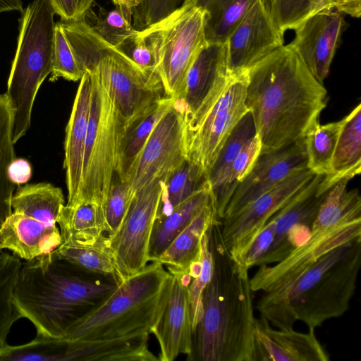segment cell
<instances>
[{"label": "cell", "instance_id": "1", "mask_svg": "<svg viewBox=\"0 0 361 361\" xmlns=\"http://www.w3.org/2000/svg\"><path fill=\"white\" fill-rule=\"evenodd\" d=\"M327 91L299 56L283 45L247 71L245 104L252 114L261 154L303 138L319 122Z\"/></svg>", "mask_w": 361, "mask_h": 361}, {"label": "cell", "instance_id": "2", "mask_svg": "<svg viewBox=\"0 0 361 361\" xmlns=\"http://www.w3.org/2000/svg\"><path fill=\"white\" fill-rule=\"evenodd\" d=\"M216 219L207 230L213 272L202 295L190 361H255L252 290L248 269L231 257Z\"/></svg>", "mask_w": 361, "mask_h": 361}, {"label": "cell", "instance_id": "3", "mask_svg": "<svg viewBox=\"0 0 361 361\" xmlns=\"http://www.w3.org/2000/svg\"><path fill=\"white\" fill-rule=\"evenodd\" d=\"M53 252V251H52ZM51 252L22 262L13 290V304L37 334L64 337L82 316L109 296L118 283L93 276Z\"/></svg>", "mask_w": 361, "mask_h": 361}, {"label": "cell", "instance_id": "4", "mask_svg": "<svg viewBox=\"0 0 361 361\" xmlns=\"http://www.w3.org/2000/svg\"><path fill=\"white\" fill-rule=\"evenodd\" d=\"M360 266L361 237L327 252L286 290L263 293L256 308L278 329L300 321L315 329L348 311Z\"/></svg>", "mask_w": 361, "mask_h": 361}, {"label": "cell", "instance_id": "5", "mask_svg": "<svg viewBox=\"0 0 361 361\" xmlns=\"http://www.w3.org/2000/svg\"><path fill=\"white\" fill-rule=\"evenodd\" d=\"M172 275L154 261L122 280L105 299L78 319L63 339H114L149 333L169 294Z\"/></svg>", "mask_w": 361, "mask_h": 361}, {"label": "cell", "instance_id": "6", "mask_svg": "<svg viewBox=\"0 0 361 361\" xmlns=\"http://www.w3.org/2000/svg\"><path fill=\"white\" fill-rule=\"evenodd\" d=\"M59 22L81 66L95 72L126 127L166 96L158 73L137 66L102 37L86 18Z\"/></svg>", "mask_w": 361, "mask_h": 361}, {"label": "cell", "instance_id": "7", "mask_svg": "<svg viewBox=\"0 0 361 361\" xmlns=\"http://www.w3.org/2000/svg\"><path fill=\"white\" fill-rule=\"evenodd\" d=\"M55 14L49 0H34L21 12L6 92L13 111L14 144L29 130L36 95L51 73Z\"/></svg>", "mask_w": 361, "mask_h": 361}, {"label": "cell", "instance_id": "8", "mask_svg": "<svg viewBox=\"0 0 361 361\" xmlns=\"http://www.w3.org/2000/svg\"><path fill=\"white\" fill-rule=\"evenodd\" d=\"M86 70L91 75L92 96L81 185L74 204L93 201L105 207L118 168L126 124L95 72Z\"/></svg>", "mask_w": 361, "mask_h": 361}, {"label": "cell", "instance_id": "9", "mask_svg": "<svg viewBox=\"0 0 361 361\" xmlns=\"http://www.w3.org/2000/svg\"><path fill=\"white\" fill-rule=\"evenodd\" d=\"M206 11L185 0L173 12L139 30L152 49L167 97L176 99L195 59L209 44L204 37Z\"/></svg>", "mask_w": 361, "mask_h": 361}, {"label": "cell", "instance_id": "10", "mask_svg": "<svg viewBox=\"0 0 361 361\" xmlns=\"http://www.w3.org/2000/svg\"><path fill=\"white\" fill-rule=\"evenodd\" d=\"M163 189L162 180H154L138 190L117 229L106 235L121 281L142 270L149 262V243Z\"/></svg>", "mask_w": 361, "mask_h": 361}, {"label": "cell", "instance_id": "11", "mask_svg": "<svg viewBox=\"0 0 361 361\" xmlns=\"http://www.w3.org/2000/svg\"><path fill=\"white\" fill-rule=\"evenodd\" d=\"M247 71L231 75L219 97L197 122L186 128L187 158L205 173L233 128L248 111L245 104Z\"/></svg>", "mask_w": 361, "mask_h": 361}, {"label": "cell", "instance_id": "12", "mask_svg": "<svg viewBox=\"0 0 361 361\" xmlns=\"http://www.w3.org/2000/svg\"><path fill=\"white\" fill-rule=\"evenodd\" d=\"M184 113L174 102L148 137L123 180L133 195L154 180L164 183L187 159Z\"/></svg>", "mask_w": 361, "mask_h": 361}, {"label": "cell", "instance_id": "13", "mask_svg": "<svg viewBox=\"0 0 361 361\" xmlns=\"http://www.w3.org/2000/svg\"><path fill=\"white\" fill-rule=\"evenodd\" d=\"M361 237V219L343 221L312 232L303 243L274 265H259L250 283L252 292L279 293L290 286L322 257L338 246Z\"/></svg>", "mask_w": 361, "mask_h": 361}, {"label": "cell", "instance_id": "14", "mask_svg": "<svg viewBox=\"0 0 361 361\" xmlns=\"http://www.w3.org/2000/svg\"><path fill=\"white\" fill-rule=\"evenodd\" d=\"M314 175L308 167L297 170L235 214L223 219L221 237L235 262L270 218Z\"/></svg>", "mask_w": 361, "mask_h": 361}, {"label": "cell", "instance_id": "15", "mask_svg": "<svg viewBox=\"0 0 361 361\" xmlns=\"http://www.w3.org/2000/svg\"><path fill=\"white\" fill-rule=\"evenodd\" d=\"M324 176L315 174L271 217L275 221L274 240L258 266L281 261L310 237L319 207L327 193L320 190Z\"/></svg>", "mask_w": 361, "mask_h": 361}, {"label": "cell", "instance_id": "16", "mask_svg": "<svg viewBox=\"0 0 361 361\" xmlns=\"http://www.w3.org/2000/svg\"><path fill=\"white\" fill-rule=\"evenodd\" d=\"M227 41L207 45L190 67L176 99L187 127L193 125L219 97L231 75L228 72Z\"/></svg>", "mask_w": 361, "mask_h": 361}, {"label": "cell", "instance_id": "17", "mask_svg": "<svg viewBox=\"0 0 361 361\" xmlns=\"http://www.w3.org/2000/svg\"><path fill=\"white\" fill-rule=\"evenodd\" d=\"M283 43V35L269 20L260 0H255L227 39L228 74L247 71Z\"/></svg>", "mask_w": 361, "mask_h": 361}, {"label": "cell", "instance_id": "18", "mask_svg": "<svg viewBox=\"0 0 361 361\" xmlns=\"http://www.w3.org/2000/svg\"><path fill=\"white\" fill-rule=\"evenodd\" d=\"M307 161L304 137L283 148L259 154L250 172L235 188L224 218L235 214L295 171L307 167Z\"/></svg>", "mask_w": 361, "mask_h": 361}, {"label": "cell", "instance_id": "19", "mask_svg": "<svg viewBox=\"0 0 361 361\" xmlns=\"http://www.w3.org/2000/svg\"><path fill=\"white\" fill-rule=\"evenodd\" d=\"M344 25L342 13L335 8L321 11L295 30V37L288 44L322 84L329 75Z\"/></svg>", "mask_w": 361, "mask_h": 361}, {"label": "cell", "instance_id": "20", "mask_svg": "<svg viewBox=\"0 0 361 361\" xmlns=\"http://www.w3.org/2000/svg\"><path fill=\"white\" fill-rule=\"evenodd\" d=\"M171 274L169 294L151 332L159 345V361H173L180 354L188 356L192 348L193 329L188 298L192 278L188 274Z\"/></svg>", "mask_w": 361, "mask_h": 361}, {"label": "cell", "instance_id": "21", "mask_svg": "<svg viewBox=\"0 0 361 361\" xmlns=\"http://www.w3.org/2000/svg\"><path fill=\"white\" fill-rule=\"evenodd\" d=\"M255 361H329V355L314 329L299 332L290 329H273L260 317L255 321Z\"/></svg>", "mask_w": 361, "mask_h": 361}, {"label": "cell", "instance_id": "22", "mask_svg": "<svg viewBox=\"0 0 361 361\" xmlns=\"http://www.w3.org/2000/svg\"><path fill=\"white\" fill-rule=\"evenodd\" d=\"M91 96V75L90 72L85 70L80 80L66 129L63 168L66 171V183L68 190L66 204L68 205L76 202L80 192Z\"/></svg>", "mask_w": 361, "mask_h": 361}, {"label": "cell", "instance_id": "23", "mask_svg": "<svg viewBox=\"0 0 361 361\" xmlns=\"http://www.w3.org/2000/svg\"><path fill=\"white\" fill-rule=\"evenodd\" d=\"M62 243L59 228L12 212L0 227V251L8 250L25 261L51 252Z\"/></svg>", "mask_w": 361, "mask_h": 361}, {"label": "cell", "instance_id": "24", "mask_svg": "<svg viewBox=\"0 0 361 361\" xmlns=\"http://www.w3.org/2000/svg\"><path fill=\"white\" fill-rule=\"evenodd\" d=\"M252 114L248 110L239 120L222 145L206 173L218 219H222L233 194L229 178L234 161L242 148L256 135Z\"/></svg>", "mask_w": 361, "mask_h": 361}, {"label": "cell", "instance_id": "25", "mask_svg": "<svg viewBox=\"0 0 361 361\" xmlns=\"http://www.w3.org/2000/svg\"><path fill=\"white\" fill-rule=\"evenodd\" d=\"M216 219L212 201L170 243L157 262L166 265L171 274L189 275L192 265L200 262L202 237Z\"/></svg>", "mask_w": 361, "mask_h": 361}, {"label": "cell", "instance_id": "26", "mask_svg": "<svg viewBox=\"0 0 361 361\" xmlns=\"http://www.w3.org/2000/svg\"><path fill=\"white\" fill-rule=\"evenodd\" d=\"M343 118L330 172L321 183L322 192L341 180H350L361 171V104Z\"/></svg>", "mask_w": 361, "mask_h": 361}, {"label": "cell", "instance_id": "27", "mask_svg": "<svg viewBox=\"0 0 361 361\" xmlns=\"http://www.w3.org/2000/svg\"><path fill=\"white\" fill-rule=\"evenodd\" d=\"M212 201L211 188L207 181L202 187L175 207L169 214L156 219L149 243V262L157 261L178 235Z\"/></svg>", "mask_w": 361, "mask_h": 361}, {"label": "cell", "instance_id": "28", "mask_svg": "<svg viewBox=\"0 0 361 361\" xmlns=\"http://www.w3.org/2000/svg\"><path fill=\"white\" fill-rule=\"evenodd\" d=\"M56 224L62 242L91 244L106 235L105 207L93 201H80L63 205Z\"/></svg>", "mask_w": 361, "mask_h": 361}, {"label": "cell", "instance_id": "29", "mask_svg": "<svg viewBox=\"0 0 361 361\" xmlns=\"http://www.w3.org/2000/svg\"><path fill=\"white\" fill-rule=\"evenodd\" d=\"M65 204L62 190L49 183L25 184L14 192L13 212L31 216L49 225H56L61 207Z\"/></svg>", "mask_w": 361, "mask_h": 361}, {"label": "cell", "instance_id": "30", "mask_svg": "<svg viewBox=\"0 0 361 361\" xmlns=\"http://www.w3.org/2000/svg\"><path fill=\"white\" fill-rule=\"evenodd\" d=\"M174 102L172 97H163L126 127L116 172L122 181L153 129Z\"/></svg>", "mask_w": 361, "mask_h": 361}, {"label": "cell", "instance_id": "31", "mask_svg": "<svg viewBox=\"0 0 361 361\" xmlns=\"http://www.w3.org/2000/svg\"><path fill=\"white\" fill-rule=\"evenodd\" d=\"M52 254L88 273L112 278L118 283L121 281L106 243V235L91 244L62 242Z\"/></svg>", "mask_w": 361, "mask_h": 361}, {"label": "cell", "instance_id": "32", "mask_svg": "<svg viewBox=\"0 0 361 361\" xmlns=\"http://www.w3.org/2000/svg\"><path fill=\"white\" fill-rule=\"evenodd\" d=\"M255 0H192L207 13L204 37L209 44H221L240 23Z\"/></svg>", "mask_w": 361, "mask_h": 361}, {"label": "cell", "instance_id": "33", "mask_svg": "<svg viewBox=\"0 0 361 361\" xmlns=\"http://www.w3.org/2000/svg\"><path fill=\"white\" fill-rule=\"evenodd\" d=\"M349 180H341L328 191L312 226L311 233L343 221L361 219V197L357 189L347 190Z\"/></svg>", "mask_w": 361, "mask_h": 361}, {"label": "cell", "instance_id": "34", "mask_svg": "<svg viewBox=\"0 0 361 361\" xmlns=\"http://www.w3.org/2000/svg\"><path fill=\"white\" fill-rule=\"evenodd\" d=\"M13 111L7 95L0 93V227L13 212L11 205L16 185L8 176L9 164L16 157L12 138Z\"/></svg>", "mask_w": 361, "mask_h": 361}, {"label": "cell", "instance_id": "35", "mask_svg": "<svg viewBox=\"0 0 361 361\" xmlns=\"http://www.w3.org/2000/svg\"><path fill=\"white\" fill-rule=\"evenodd\" d=\"M262 7L276 29L283 35L295 30L312 15L334 8L336 0H260Z\"/></svg>", "mask_w": 361, "mask_h": 361}, {"label": "cell", "instance_id": "36", "mask_svg": "<svg viewBox=\"0 0 361 361\" xmlns=\"http://www.w3.org/2000/svg\"><path fill=\"white\" fill-rule=\"evenodd\" d=\"M207 181L206 173L202 169L187 158L163 183L164 189L157 219L169 214L175 207Z\"/></svg>", "mask_w": 361, "mask_h": 361}, {"label": "cell", "instance_id": "37", "mask_svg": "<svg viewBox=\"0 0 361 361\" xmlns=\"http://www.w3.org/2000/svg\"><path fill=\"white\" fill-rule=\"evenodd\" d=\"M344 118L320 125L314 124L304 136L307 166L315 174L330 172L332 157L343 127Z\"/></svg>", "mask_w": 361, "mask_h": 361}, {"label": "cell", "instance_id": "38", "mask_svg": "<svg viewBox=\"0 0 361 361\" xmlns=\"http://www.w3.org/2000/svg\"><path fill=\"white\" fill-rule=\"evenodd\" d=\"M21 265L20 259L14 254L0 251V344L6 341L13 325L22 318L13 301Z\"/></svg>", "mask_w": 361, "mask_h": 361}, {"label": "cell", "instance_id": "39", "mask_svg": "<svg viewBox=\"0 0 361 361\" xmlns=\"http://www.w3.org/2000/svg\"><path fill=\"white\" fill-rule=\"evenodd\" d=\"M85 69L78 60L60 22L56 23L51 73L49 80L59 78L76 82L82 77Z\"/></svg>", "mask_w": 361, "mask_h": 361}, {"label": "cell", "instance_id": "40", "mask_svg": "<svg viewBox=\"0 0 361 361\" xmlns=\"http://www.w3.org/2000/svg\"><path fill=\"white\" fill-rule=\"evenodd\" d=\"M92 28L107 42L118 47L137 30L132 23V16L119 6L106 10L100 8Z\"/></svg>", "mask_w": 361, "mask_h": 361}, {"label": "cell", "instance_id": "41", "mask_svg": "<svg viewBox=\"0 0 361 361\" xmlns=\"http://www.w3.org/2000/svg\"><path fill=\"white\" fill-rule=\"evenodd\" d=\"M200 264V273L196 277L192 279L188 285V298L193 331L202 317L203 292L210 281L213 272V257L207 231L202 239Z\"/></svg>", "mask_w": 361, "mask_h": 361}, {"label": "cell", "instance_id": "42", "mask_svg": "<svg viewBox=\"0 0 361 361\" xmlns=\"http://www.w3.org/2000/svg\"><path fill=\"white\" fill-rule=\"evenodd\" d=\"M134 195L128 184L115 173L105 204L106 235L112 234L120 225Z\"/></svg>", "mask_w": 361, "mask_h": 361}, {"label": "cell", "instance_id": "43", "mask_svg": "<svg viewBox=\"0 0 361 361\" xmlns=\"http://www.w3.org/2000/svg\"><path fill=\"white\" fill-rule=\"evenodd\" d=\"M185 0H141L132 11V23L137 30L145 29L180 7Z\"/></svg>", "mask_w": 361, "mask_h": 361}, {"label": "cell", "instance_id": "44", "mask_svg": "<svg viewBox=\"0 0 361 361\" xmlns=\"http://www.w3.org/2000/svg\"><path fill=\"white\" fill-rule=\"evenodd\" d=\"M274 236L275 221L270 218L236 263L248 270L254 266H258L271 249Z\"/></svg>", "mask_w": 361, "mask_h": 361}, {"label": "cell", "instance_id": "45", "mask_svg": "<svg viewBox=\"0 0 361 361\" xmlns=\"http://www.w3.org/2000/svg\"><path fill=\"white\" fill-rule=\"evenodd\" d=\"M117 48L144 71L158 73L154 54L139 30Z\"/></svg>", "mask_w": 361, "mask_h": 361}, {"label": "cell", "instance_id": "46", "mask_svg": "<svg viewBox=\"0 0 361 361\" xmlns=\"http://www.w3.org/2000/svg\"><path fill=\"white\" fill-rule=\"evenodd\" d=\"M261 142L256 134L238 154L233 164L229 178V185L233 193L238 183L245 178L252 168L261 153Z\"/></svg>", "mask_w": 361, "mask_h": 361}, {"label": "cell", "instance_id": "47", "mask_svg": "<svg viewBox=\"0 0 361 361\" xmlns=\"http://www.w3.org/2000/svg\"><path fill=\"white\" fill-rule=\"evenodd\" d=\"M62 21H77L86 18L94 0H49Z\"/></svg>", "mask_w": 361, "mask_h": 361}, {"label": "cell", "instance_id": "48", "mask_svg": "<svg viewBox=\"0 0 361 361\" xmlns=\"http://www.w3.org/2000/svg\"><path fill=\"white\" fill-rule=\"evenodd\" d=\"M30 163L23 158H16L8 168V178L16 186L26 184L32 176Z\"/></svg>", "mask_w": 361, "mask_h": 361}, {"label": "cell", "instance_id": "49", "mask_svg": "<svg viewBox=\"0 0 361 361\" xmlns=\"http://www.w3.org/2000/svg\"><path fill=\"white\" fill-rule=\"evenodd\" d=\"M334 8L354 18L361 16V0H336Z\"/></svg>", "mask_w": 361, "mask_h": 361}, {"label": "cell", "instance_id": "50", "mask_svg": "<svg viewBox=\"0 0 361 361\" xmlns=\"http://www.w3.org/2000/svg\"><path fill=\"white\" fill-rule=\"evenodd\" d=\"M23 10L22 0H0V13L12 11L22 12Z\"/></svg>", "mask_w": 361, "mask_h": 361}, {"label": "cell", "instance_id": "51", "mask_svg": "<svg viewBox=\"0 0 361 361\" xmlns=\"http://www.w3.org/2000/svg\"><path fill=\"white\" fill-rule=\"evenodd\" d=\"M116 6H119L125 12L132 16L133 9L138 4L137 0H111Z\"/></svg>", "mask_w": 361, "mask_h": 361}]
</instances>
